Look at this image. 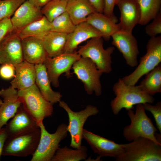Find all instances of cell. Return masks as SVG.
Wrapping results in <instances>:
<instances>
[{
	"instance_id": "6da1fadb",
	"label": "cell",
	"mask_w": 161,
	"mask_h": 161,
	"mask_svg": "<svg viewBox=\"0 0 161 161\" xmlns=\"http://www.w3.org/2000/svg\"><path fill=\"white\" fill-rule=\"evenodd\" d=\"M115 97L111 102L113 114L118 115L121 110L133 109V106L146 103L152 104L155 101L153 96L143 91L138 86L128 85L120 78L113 87Z\"/></svg>"
},
{
	"instance_id": "7a4b0ae2",
	"label": "cell",
	"mask_w": 161,
	"mask_h": 161,
	"mask_svg": "<svg viewBox=\"0 0 161 161\" xmlns=\"http://www.w3.org/2000/svg\"><path fill=\"white\" fill-rule=\"evenodd\" d=\"M127 111L131 123L123 129V135L125 139L131 142L139 137H144L161 145L156 136L157 129L147 115L143 104L136 105L135 112L133 109Z\"/></svg>"
},
{
	"instance_id": "3957f363",
	"label": "cell",
	"mask_w": 161,
	"mask_h": 161,
	"mask_svg": "<svg viewBox=\"0 0 161 161\" xmlns=\"http://www.w3.org/2000/svg\"><path fill=\"white\" fill-rule=\"evenodd\" d=\"M124 146L123 154L117 161H161V145L151 139L139 137Z\"/></svg>"
},
{
	"instance_id": "277c9868",
	"label": "cell",
	"mask_w": 161,
	"mask_h": 161,
	"mask_svg": "<svg viewBox=\"0 0 161 161\" xmlns=\"http://www.w3.org/2000/svg\"><path fill=\"white\" fill-rule=\"evenodd\" d=\"M40 136L39 128L8 136L5 142L1 155L20 157L32 155L37 147Z\"/></svg>"
},
{
	"instance_id": "5b68a950",
	"label": "cell",
	"mask_w": 161,
	"mask_h": 161,
	"mask_svg": "<svg viewBox=\"0 0 161 161\" xmlns=\"http://www.w3.org/2000/svg\"><path fill=\"white\" fill-rule=\"evenodd\" d=\"M146 52L141 57L136 69L123 78L126 85H135L139 79L160 64L161 36L151 37L147 42Z\"/></svg>"
},
{
	"instance_id": "8992f818",
	"label": "cell",
	"mask_w": 161,
	"mask_h": 161,
	"mask_svg": "<svg viewBox=\"0 0 161 161\" xmlns=\"http://www.w3.org/2000/svg\"><path fill=\"white\" fill-rule=\"evenodd\" d=\"M18 93L23 108L38 124L52 115L53 105L43 97L35 83L28 89L18 90Z\"/></svg>"
},
{
	"instance_id": "52a82bcc",
	"label": "cell",
	"mask_w": 161,
	"mask_h": 161,
	"mask_svg": "<svg viewBox=\"0 0 161 161\" xmlns=\"http://www.w3.org/2000/svg\"><path fill=\"white\" fill-rule=\"evenodd\" d=\"M41 130V136L37 147L32 155L31 161H51L61 141L67 136V125H60L54 133H49L43 122L38 124Z\"/></svg>"
},
{
	"instance_id": "ba28073f",
	"label": "cell",
	"mask_w": 161,
	"mask_h": 161,
	"mask_svg": "<svg viewBox=\"0 0 161 161\" xmlns=\"http://www.w3.org/2000/svg\"><path fill=\"white\" fill-rule=\"evenodd\" d=\"M59 106L67 112L69 123L67 129L71 136L70 146L79 148L81 145L83 127L88 117L97 115L99 112L97 107L91 105H87L83 109L79 112L73 111L64 101L59 102Z\"/></svg>"
},
{
	"instance_id": "9c48e42d",
	"label": "cell",
	"mask_w": 161,
	"mask_h": 161,
	"mask_svg": "<svg viewBox=\"0 0 161 161\" xmlns=\"http://www.w3.org/2000/svg\"><path fill=\"white\" fill-rule=\"evenodd\" d=\"M102 38L97 37L89 39L77 53L81 57L90 59L103 73H109L112 70L111 55L115 48L110 46L105 49Z\"/></svg>"
},
{
	"instance_id": "30bf717a",
	"label": "cell",
	"mask_w": 161,
	"mask_h": 161,
	"mask_svg": "<svg viewBox=\"0 0 161 161\" xmlns=\"http://www.w3.org/2000/svg\"><path fill=\"white\" fill-rule=\"evenodd\" d=\"M74 73L83 83L89 95L95 92L97 96L102 93L100 77L103 73L98 69L95 63L88 58L81 57L73 64Z\"/></svg>"
},
{
	"instance_id": "8fae6325",
	"label": "cell",
	"mask_w": 161,
	"mask_h": 161,
	"mask_svg": "<svg viewBox=\"0 0 161 161\" xmlns=\"http://www.w3.org/2000/svg\"><path fill=\"white\" fill-rule=\"evenodd\" d=\"M81 57L77 52L63 53L53 57H47L44 64L53 86L56 88L59 86V78L63 73H65L68 77L71 76V69Z\"/></svg>"
},
{
	"instance_id": "7c38bea8",
	"label": "cell",
	"mask_w": 161,
	"mask_h": 161,
	"mask_svg": "<svg viewBox=\"0 0 161 161\" xmlns=\"http://www.w3.org/2000/svg\"><path fill=\"white\" fill-rule=\"evenodd\" d=\"M82 138L86 141L94 152L101 157H110L116 159L124 152V144L117 143L84 129Z\"/></svg>"
},
{
	"instance_id": "4fadbf2b",
	"label": "cell",
	"mask_w": 161,
	"mask_h": 161,
	"mask_svg": "<svg viewBox=\"0 0 161 161\" xmlns=\"http://www.w3.org/2000/svg\"><path fill=\"white\" fill-rule=\"evenodd\" d=\"M111 37L112 45L122 53L127 64L132 67L137 66L139 51L137 41L132 33L120 30Z\"/></svg>"
},
{
	"instance_id": "5bb4252c",
	"label": "cell",
	"mask_w": 161,
	"mask_h": 161,
	"mask_svg": "<svg viewBox=\"0 0 161 161\" xmlns=\"http://www.w3.org/2000/svg\"><path fill=\"white\" fill-rule=\"evenodd\" d=\"M24 60L21 39L13 30L0 44V63L14 66Z\"/></svg>"
},
{
	"instance_id": "9a60e30c",
	"label": "cell",
	"mask_w": 161,
	"mask_h": 161,
	"mask_svg": "<svg viewBox=\"0 0 161 161\" xmlns=\"http://www.w3.org/2000/svg\"><path fill=\"white\" fill-rule=\"evenodd\" d=\"M116 4L120 10V17L119 23L120 30L132 33L134 27L139 24L141 13L136 0H117Z\"/></svg>"
},
{
	"instance_id": "2e32d148",
	"label": "cell",
	"mask_w": 161,
	"mask_h": 161,
	"mask_svg": "<svg viewBox=\"0 0 161 161\" xmlns=\"http://www.w3.org/2000/svg\"><path fill=\"white\" fill-rule=\"evenodd\" d=\"M0 96L3 101L0 106V129L7 124V121L15 115L22 104L18 90L11 86L0 90Z\"/></svg>"
},
{
	"instance_id": "e0dca14e",
	"label": "cell",
	"mask_w": 161,
	"mask_h": 161,
	"mask_svg": "<svg viewBox=\"0 0 161 161\" xmlns=\"http://www.w3.org/2000/svg\"><path fill=\"white\" fill-rule=\"evenodd\" d=\"M97 37H102V34L99 31L86 21L80 23L76 25L73 31L68 35L63 53L74 52L80 44Z\"/></svg>"
},
{
	"instance_id": "ac0fdd59",
	"label": "cell",
	"mask_w": 161,
	"mask_h": 161,
	"mask_svg": "<svg viewBox=\"0 0 161 161\" xmlns=\"http://www.w3.org/2000/svg\"><path fill=\"white\" fill-rule=\"evenodd\" d=\"M43 16L41 8L35 7L27 0L18 8L10 18L13 30L18 32Z\"/></svg>"
},
{
	"instance_id": "d6986e66",
	"label": "cell",
	"mask_w": 161,
	"mask_h": 161,
	"mask_svg": "<svg viewBox=\"0 0 161 161\" xmlns=\"http://www.w3.org/2000/svg\"><path fill=\"white\" fill-rule=\"evenodd\" d=\"M21 105L5 128L8 136L39 128L36 121Z\"/></svg>"
},
{
	"instance_id": "ffe728a7",
	"label": "cell",
	"mask_w": 161,
	"mask_h": 161,
	"mask_svg": "<svg viewBox=\"0 0 161 161\" xmlns=\"http://www.w3.org/2000/svg\"><path fill=\"white\" fill-rule=\"evenodd\" d=\"M14 66L16 74L10 82L11 86L19 90L28 89L35 83L34 64L24 60Z\"/></svg>"
},
{
	"instance_id": "44dd1931",
	"label": "cell",
	"mask_w": 161,
	"mask_h": 161,
	"mask_svg": "<svg viewBox=\"0 0 161 161\" xmlns=\"http://www.w3.org/2000/svg\"><path fill=\"white\" fill-rule=\"evenodd\" d=\"M24 60L36 65L44 63L48 56L41 40L33 37L21 39Z\"/></svg>"
},
{
	"instance_id": "7402d4cb",
	"label": "cell",
	"mask_w": 161,
	"mask_h": 161,
	"mask_svg": "<svg viewBox=\"0 0 161 161\" xmlns=\"http://www.w3.org/2000/svg\"><path fill=\"white\" fill-rule=\"evenodd\" d=\"M36 71L35 84L43 97L52 105L61 100L62 95L52 89L46 68L44 64L35 65Z\"/></svg>"
},
{
	"instance_id": "603a6c76",
	"label": "cell",
	"mask_w": 161,
	"mask_h": 161,
	"mask_svg": "<svg viewBox=\"0 0 161 161\" xmlns=\"http://www.w3.org/2000/svg\"><path fill=\"white\" fill-rule=\"evenodd\" d=\"M86 21L99 31L102 34V38L106 41H108L113 34L120 30L119 23L117 24L103 13L97 12L89 15Z\"/></svg>"
},
{
	"instance_id": "cb8c5ba5",
	"label": "cell",
	"mask_w": 161,
	"mask_h": 161,
	"mask_svg": "<svg viewBox=\"0 0 161 161\" xmlns=\"http://www.w3.org/2000/svg\"><path fill=\"white\" fill-rule=\"evenodd\" d=\"M66 12L76 25L86 21L89 15L97 11L87 0H68Z\"/></svg>"
},
{
	"instance_id": "d4e9b609",
	"label": "cell",
	"mask_w": 161,
	"mask_h": 161,
	"mask_svg": "<svg viewBox=\"0 0 161 161\" xmlns=\"http://www.w3.org/2000/svg\"><path fill=\"white\" fill-rule=\"evenodd\" d=\"M68 34L50 31L42 39L48 57L52 58L63 53Z\"/></svg>"
},
{
	"instance_id": "484cf974",
	"label": "cell",
	"mask_w": 161,
	"mask_h": 161,
	"mask_svg": "<svg viewBox=\"0 0 161 161\" xmlns=\"http://www.w3.org/2000/svg\"><path fill=\"white\" fill-rule=\"evenodd\" d=\"M51 31V22L44 16L29 24L17 32L21 39L33 37L42 40Z\"/></svg>"
},
{
	"instance_id": "4316f807",
	"label": "cell",
	"mask_w": 161,
	"mask_h": 161,
	"mask_svg": "<svg viewBox=\"0 0 161 161\" xmlns=\"http://www.w3.org/2000/svg\"><path fill=\"white\" fill-rule=\"evenodd\" d=\"M139 86L144 92L153 96L161 92V64L147 74Z\"/></svg>"
},
{
	"instance_id": "83f0119b",
	"label": "cell",
	"mask_w": 161,
	"mask_h": 161,
	"mask_svg": "<svg viewBox=\"0 0 161 161\" xmlns=\"http://www.w3.org/2000/svg\"><path fill=\"white\" fill-rule=\"evenodd\" d=\"M87 149L84 145L75 149L68 148L66 146L57 150L51 161H79L86 160L87 157Z\"/></svg>"
},
{
	"instance_id": "f1b7e54d",
	"label": "cell",
	"mask_w": 161,
	"mask_h": 161,
	"mask_svg": "<svg viewBox=\"0 0 161 161\" xmlns=\"http://www.w3.org/2000/svg\"><path fill=\"white\" fill-rule=\"evenodd\" d=\"M136 0L141 11V18L139 24L141 25L148 24L161 11V0Z\"/></svg>"
},
{
	"instance_id": "f546056e",
	"label": "cell",
	"mask_w": 161,
	"mask_h": 161,
	"mask_svg": "<svg viewBox=\"0 0 161 161\" xmlns=\"http://www.w3.org/2000/svg\"><path fill=\"white\" fill-rule=\"evenodd\" d=\"M68 0H51L41 8L43 16L50 22L66 12Z\"/></svg>"
},
{
	"instance_id": "4dcf8cb0",
	"label": "cell",
	"mask_w": 161,
	"mask_h": 161,
	"mask_svg": "<svg viewBox=\"0 0 161 161\" xmlns=\"http://www.w3.org/2000/svg\"><path fill=\"white\" fill-rule=\"evenodd\" d=\"M51 24V31L67 34L72 33L76 26L66 12L54 19Z\"/></svg>"
},
{
	"instance_id": "1f68e13d",
	"label": "cell",
	"mask_w": 161,
	"mask_h": 161,
	"mask_svg": "<svg viewBox=\"0 0 161 161\" xmlns=\"http://www.w3.org/2000/svg\"><path fill=\"white\" fill-rule=\"evenodd\" d=\"M27 0H0V21L11 18L18 8Z\"/></svg>"
},
{
	"instance_id": "d6a6232c",
	"label": "cell",
	"mask_w": 161,
	"mask_h": 161,
	"mask_svg": "<svg viewBox=\"0 0 161 161\" xmlns=\"http://www.w3.org/2000/svg\"><path fill=\"white\" fill-rule=\"evenodd\" d=\"M144 109L150 112L153 115L157 129L161 133V102L159 101L155 105L146 103L143 104Z\"/></svg>"
},
{
	"instance_id": "836d02e7",
	"label": "cell",
	"mask_w": 161,
	"mask_h": 161,
	"mask_svg": "<svg viewBox=\"0 0 161 161\" xmlns=\"http://www.w3.org/2000/svg\"><path fill=\"white\" fill-rule=\"evenodd\" d=\"M153 19L152 22L145 27V33L151 37L161 33V11Z\"/></svg>"
},
{
	"instance_id": "e575fe53",
	"label": "cell",
	"mask_w": 161,
	"mask_h": 161,
	"mask_svg": "<svg viewBox=\"0 0 161 161\" xmlns=\"http://www.w3.org/2000/svg\"><path fill=\"white\" fill-rule=\"evenodd\" d=\"M13 30L10 18H6L0 21V44Z\"/></svg>"
},
{
	"instance_id": "d590c367",
	"label": "cell",
	"mask_w": 161,
	"mask_h": 161,
	"mask_svg": "<svg viewBox=\"0 0 161 161\" xmlns=\"http://www.w3.org/2000/svg\"><path fill=\"white\" fill-rule=\"evenodd\" d=\"M117 1V0H104L103 13L104 15L117 23L118 19L113 13L114 8L116 5Z\"/></svg>"
},
{
	"instance_id": "8d00e7d4",
	"label": "cell",
	"mask_w": 161,
	"mask_h": 161,
	"mask_svg": "<svg viewBox=\"0 0 161 161\" xmlns=\"http://www.w3.org/2000/svg\"><path fill=\"white\" fill-rule=\"evenodd\" d=\"M15 67L9 64H2L0 67V76L3 79H9L14 77Z\"/></svg>"
},
{
	"instance_id": "74e56055",
	"label": "cell",
	"mask_w": 161,
	"mask_h": 161,
	"mask_svg": "<svg viewBox=\"0 0 161 161\" xmlns=\"http://www.w3.org/2000/svg\"><path fill=\"white\" fill-rule=\"evenodd\" d=\"M92 5L96 11L99 13H103L104 0H87Z\"/></svg>"
},
{
	"instance_id": "f35d334b",
	"label": "cell",
	"mask_w": 161,
	"mask_h": 161,
	"mask_svg": "<svg viewBox=\"0 0 161 161\" xmlns=\"http://www.w3.org/2000/svg\"><path fill=\"white\" fill-rule=\"evenodd\" d=\"M8 135L5 128L0 129V160L5 142Z\"/></svg>"
},
{
	"instance_id": "ab89813d",
	"label": "cell",
	"mask_w": 161,
	"mask_h": 161,
	"mask_svg": "<svg viewBox=\"0 0 161 161\" xmlns=\"http://www.w3.org/2000/svg\"><path fill=\"white\" fill-rule=\"evenodd\" d=\"M29 2L35 7L41 8L51 0H28Z\"/></svg>"
},
{
	"instance_id": "60d3db41",
	"label": "cell",
	"mask_w": 161,
	"mask_h": 161,
	"mask_svg": "<svg viewBox=\"0 0 161 161\" xmlns=\"http://www.w3.org/2000/svg\"><path fill=\"white\" fill-rule=\"evenodd\" d=\"M2 102H3V101H2L1 99H0V106H1V105L2 104Z\"/></svg>"
},
{
	"instance_id": "b9f144b4",
	"label": "cell",
	"mask_w": 161,
	"mask_h": 161,
	"mask_svg": "<svg viewBox=\"0 0 161 161\" xmlns=\"http://www.w3.org/2000/svg\"></svg>"
},
{
	"instance_id": "7bdbcfd3",
	"label": "cell",
	"mask_w": 161,
	"mask_h": 161,
	"mask_svg": "<svg viewBox=\"0 0 161 161\" xmlns=\"http://www.w3.org/2000/svg\"></svg>"
}]
</instances>
